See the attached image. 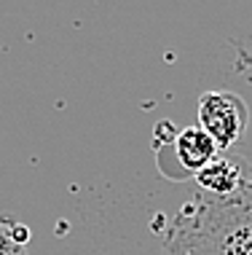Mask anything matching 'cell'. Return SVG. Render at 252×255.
<instances>
[{
  "label": "cell",
  "mask_w": 252,
  "mask_h": 255,
  "mask_svg": "<svg viewBox=\"0 0 252 255\" xmlns=\"http://www.w3.org/2000/svg\"><path fill=\"white\" fill-rule=\"evenodd\" d=\"M161 255H252V180L231 196H196L182 204Z\"/></svg>",
  "instance_id": "obj_1"
},
{
  "label": "cell",
  "mask_w": 252,
  "mask_h": 255,
  "mask_svg": "<svg viewBox=\"0 0 252 255\" xmlns=\"http://www.w3.org/2000/svg\"><path fill=\"white\" fill-rule=\"evenodd\" d=\"M250 121V110L239 94L234 92H204L199 97V127L215 140L220 150H228L239 142Z\"/></svg>",
  "instance_id": "obj_2"
},
{
  "label": "cell",
  "mask_w": 252,
  "mask_h": 255,
  "mask_svg": "<svg viewBox=\"0 0 252 255\" xmlns=\"http://www.w3.org/2000/svg\"><path fill=\"white\" fill-rule=\"evenodd\" d=\"M172 150H174V158L180 164V169L185 175H199V172L212 164L217 156H220V148L215 145V140L209 137L204 129L196 124V127H185L174 134L172 140Z\"/></svg>",
  "instance_id": "obj_3"
},
{
  "label": "cell",
  "mask_w": 252,
  "mask_h": 255,
  "mask_svg": "<svg viewBox=\"0 0 252 255\" xmlns=\"http://www.w3.org/2000/svg\"><path fill=\"white\" fill-rule=\"evenodd\" d=\"M196 183L209 196H231L247 183V177H244V161L236 156H217L212 164H207L196 175Z\"/></svg>",
  "instance_id": "obj_4"
},
{
  "label": "cell",
  "mask_w": 252,
  "mask_h": 255,
  "mask_svg": "<svg viewBox=\"0 0 252 255\" xmlns=\"http://www.w3.org/2000/svg\"><path fill=\"white\" fill-rule=\"evenodd\" d=\"M30 229L11 215H0V255H30Z\"/></svg>",
  "instance_id": "obj_5"
}]
</instances>
